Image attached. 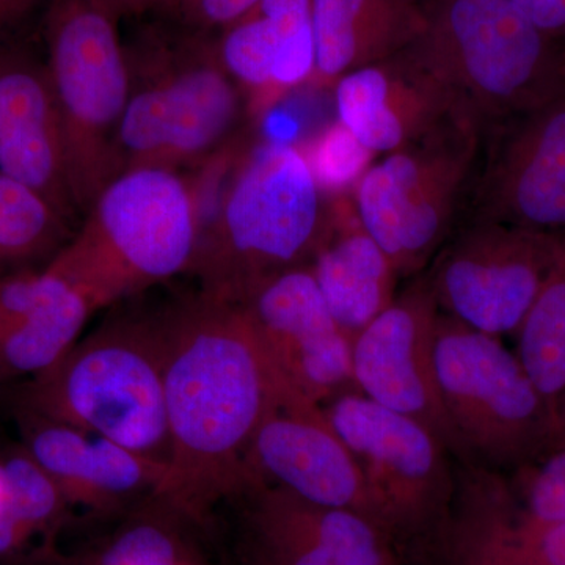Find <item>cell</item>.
Here are the masks:
<instances>
[{
    "label": "cell",
    "instance_id": "obj_21",
    "mask_svg": "<svg viewBox=\"0 0 565 565\" xmlns=\"http://www.w3.org/2000/svg\"><path fill=\"white\" fill-rule=\"evenodd\" d=\"M95 311L50 264L0 275V385L31 379L57 362Z\"/></svg>",
    "mask_w": 565,
    "mask_h": 565
},
{
    "label": "cell",
    "instance_id": "obj_17",
    "mask_svg": "<svg viewBox=\"0 0 565 565\" xmlns=\"http://www.w3.org/2000/svg\"><path fill=\"white\" fill-rule=\"evenodd\" d=\"M239 498L248 565H403L393 539L366 516L275 486Z\"/></svg>",
    "mask_w": 565,
    "mask_h": 565
},
{
    "label": "cell",
    "instance_id": "obj_11",
    "mask_svg": "<svg viewBox=\"0 0 565 565\" xmlns=\"http://www.w3.org/2000/svg\"><path fill=\"white\" fill-rule=\"evenodd\" d=\"M563 250V236L462 222L423 275L441 313L479 332L516 333Z\"/></svg>",
    "mask_w": 565,
    "mask_h": 565
},
{
    "label": "cell",
    "instance_id": "obj_39",
    "mask_svg": "<svg viewBox=\"0 0 565 565\" xmlns=\"http://www.w3.org/2000/svg\"><path fill=\"white\" fill-rule=\"evenodd\" d=\"M564 52H565V50H564Z\"/></svg>",
    "mask_w": 565,
    "mask_h": 565
},
{
    "label": "cell",
    "instance_id": "obj_26",
    "mask_svg": "<svg viewBox=\"0 0 565 565\" xmlns=\"http://www.w3.org/2000/svg\"><path fill=\"white\" fill-rule=\"evenodd\" d=\"M71 225L39 192L0 172V275L50 263L73 236Z\"/></svg>",
    "mask_w": 565,
    "mask_h": 565
},
{
    "label": "cell",
    "instance_id": "obj_19",
    "mask_svg": "<svg viewBox=\"0 0 565 565\" xmlns=\"http://www.w3.org/2000/svg\"><path fill=\"white\" fill-rule=\"evenodd\" d=\"M333 93L338 121L374 156L401 150L448 122L468 120L444 82L408 47L349 71Z\"/></svg>",
    "mask_w": 565,
    "mask_h": 565
},
{
    "label": "cell",
    "instance_id": "obj_18",
    "mask_svg": "<svg viewBox=\"0 0 565 565\" xmlns=\"http://www.w3.org/2000/svg\"><path fill=\"white\" fill-rule=\"evenodd\" d=\"M13 415L21 448L70 505L99 516H121L161 489L166 465L33 412L13 407Z\"/></svg>",
    "mask_w": 565,
    "mask_h": 565
},
{
    "label": "cell",
    "instance_id": "obj_7",
    "mask_svg": "<svg viewBox=\"0 0 565 565\" xmlns=\"http://www.w3.org/2000/svg\"><path fill=\"white\" fill-rule=\"evenodd\" d=\"M118 22L96 0H51L47 6L46 62L79 217L122 173L118 134L128 106L129 70Z\"/></svg>",
    "mask_w": 565,
    "mask_h": 565
},
{
    "label": "cell",
    "instance_id": "obj_35",
    "mask_svg": "<svg viewBox=\"0 0 565 565\" xmlns=\"http://www.w3.org/2000/svg\"><path fill=\"white\" fill-rule=\"evenodd\" d=\"M184 0H152V10L163 20L177 21Z\"/></svg>",
    "mask_w": 565,
    "mask_h": 565
},
{
    "label": "cell",
    "instance_id": "obj_38",
    "mask_svg": "<svg viewBox=\"0 0 565 565\" xmlns=\"http://www.w3.org/2000/svg\"><path fill=\"white\" fill-rule=\"evenodd\" d=\"M182 3H184V2H182ZM180 11H181V10H180Z\"/></svg>",
    "mask_w": 565,
    "mask_h": 565
},
{
    "label": "cell",
    "instance_id": "obj_23",
    "mask_svg": "<svg viewBox=\"0 0 565 565\" xmlns=\"http://www.w3.org/2000/svg\"><path fill=\"white\" fill-rule=\"evenodd\" d=\"M311 87L333 88L349 71L407 50L424 29L423 0H313Z\"/></svg>",
    "mask_w": 565,
    "mask_h": 565
},
{
    "label": "cell",
    "instance_id": "obj_1",
    "mask_svg": "<svg viewBox=\"0 0 565 565\" xmlns=\"http://www.w3.org/2000/svg\"><path fill=\"white\" fill-rule=\"evenodd\" d=\"M170 459L156 493L202 525L247 490L256 430L285 394L241 305L202 292L163 308ZM297 394V393H296Z\"/></svg>",
    "mask_w": 565,
    "mask_h": 565
},
{
    "label": "cell",
    "instance_id": "obj_20",
    "mask_svg": "<svg viewBox=\"0 0 565 565\" xmlns=\"http://www.w3.org/2000/svg\"><path fill=\"white\" fill-rule=\"evenodd\" d=\"M0 172L74 223L65 141L47 62L20 44L0 47Z\"/></svg>",
    "mask_w": 565,
    "mask_h": 565
},
{
    "label": "cell",
    "instance_id": "obj_24",
    "mask_svg": "<svg viewBox=\"0 0 565 565\" xmlns=\"http://www.w3.org/2000/svg\"><path fill=\"white\" fill-rule=\"evenodd\" d=\"M188 515L154 494L121 515L120 525L76 563L66 565H211Z\"/></svg>",
    "mask_w": 565,
    "mask_h": 565
},
{
    "label": "cell",
    "instance_id": "obj_28",
    "mask_svg": "<svg viewBox=\"0 0 565 565\" xmlns=\"http://www.w3.org/2000/svg\"><path fill=\"white\" fill-rule=\"evenodd\" d=\"M282 47L280 31L262 14L247 13L217 35L221 61L244 93L248 117L273 109L275 68Z\"/></svg>",
    "mask_w": 565,
    "mask_h": 565
},
{
    "label": "cell",
    "instance_id": "obj_12",
    "mask_svg": "<svg viewBox=\"0 0 565 565\" xmlns=\"http://www.w3.org/2000/svg\"><path fill=\"white\" fill-rule=\"evenodd\" d=\"M565 236V92L482 134L459 221Z\"/></svg>",
    "mask_w": 565,
    "mask_h": 565
},
{
    "label": "cell",
    "instance_id": "obj_22",
    "mask_svg": "<svg viewBox=\"0 0 565 565\" xmlns=\"http://www.w3.org/2000/svg\"><path fill=\"white\" fill-rule=\"evenodd\" d=\"M310 269L351 345L393 302L401 280L360 221L351 192L327 195L326 223Z\"/></svg>",
    "mask_w": 565,
    "mask_h": 565
},
{
    "label": "cell",
    "instance_id": "obj_8",
    "mask_svg": "<svg viewBox=\"0 0 565 565\" xmlns=\"http://www.w3.org/2000/svg\"><path fill=\"white\" fill-rule=\"evenodd\" d=\"M434 363L457 459L509 475L545 456L552 403L500 338L440 313Z\"/></svg>",
    "mask_w": 565,
    "mask_h": 565
},
{
    "label": "cell",
    "instance_id": "obj_34",
    "mask_svg": "<svg viewBox=\"0 0 565 565\" xmlns=\"http://www.w3.org/2000/svg\"><path fill=\"white\" fill-rule=\"evenodd\" d=\"M565 448V388L552 401V429L546 455Z\"/></svg>",
    "mask_w": 565,
    "mask_h": 565
},
{
    "label": "cell",
    "instance_id": "obj_10",
    "mask_svg": "<svg viewBox=\"0 0 565 565\" xmlns=\"http://www.w3.org/2000/svg\"><path fill=\"white\" fill-rule=\"evenodd\" d=\"M322 408L359 465L374 522L403 553L448 511L456 457L423 424L362 393L341 394Z\"/></svg>",
    "mask_w": 565,
    "mask_h": 565
},
{
    "label": "cell",
    "instance_id": "obj_15",
    "mask_svg": "<svg viewBox=\"0 0 565 565\" xmlns=\"http://www.w3.org/2000/svg\"><path fill=\"white\" fill-rule=\"evenodd\" d=\"M241 307L275 373L294 393L323 407L356 392L351 341L330 313L310 266L266 282Z\"/></svg>",
    "mask_w": 565,
    "mask_h": 565
},
{
    "label": "cell",
    "instance_id": "obj_27",
    "mask_svg": "<svg viewBox=\"0 0 565 565\" xmlns=\"http://www.w3.org/2000/svg\"><path fill=\"white\" fill-rule=\"evenodd\" d=\"M515 334L516 355L552 403L565 388V236L555 267Z\"/></svg>",
    "mask_w": 565,
    "mask_h": 565
},
{
    "label": "cell",
    "instance_id": "obj_29",
    "mask_svg": "<svg viewBox=\"0 0 565 565\" xmlns=\"http://www.w3.org/2000/svg\"><path fill=\"white\" fill-rule=\"evenodd\" d=\"M512 504L534 522H565V448L505 475Z\"/></svg>",
    "mask_w": 565,
    "mask_h": 565
},
{
    "label": "cell",
    "instance_id": "obj_6",
    "mask_svg": "<svg viewBox=\"0 0 565 565\" xmlns=\"http://www.w3.org/2000/svg\"><path fill=\"white\" fill-rule=\"evenodd\" d=\"M408 46L481 132L565 92V52L511 0H423Z\"/></svg>",
    "mask_w": 565,
    "mask_h": 565
},
{
    "label": "cell",
    "instance_id": "obj_9",
    "mask_svg": "<svg viewBox=\"0 0 565 565\" xmlns=\"http://www.w3.org/2000/svg\"><path fill=\"white\" fill-rule=\"evenodd\" d=\"M482 132L455 120L371 163L351 195L397 277H418L455 232Z\"/></svg>",
    "mask_w": 565,
    "mask_h": 565
},
{
    "label": "cell",
    "instance_id": "obj_30",
    "mask_svg": "<svg viewBox=\"0 0 565 565\" xmlns=\"http://www.w3.org/2000/svg\"><path fill=\"white\" fill-rule=\"evenodd\" d=\"M303 152L326 195L352 192L374 158L340 121L323 129Z\"/></svg>",
    "mask_w": 565,
    "mask_h": 565
},
{
    "label": "cell",
    "instance_id": "obj_33",
    "mask_svg": "<svg viewBox=\"0 0 565 565\" xmlns=\"http://www.w3.org/2000/svg\"><path fill=\"white\" fill-rule=\"evenodd\" d=\"M44 3L46 0H0V47L13 44L17 33Z\"/></svg>",
    "mask_w": 565,
    "mask_h": 565
},
{
    "label": "cell",
    "instance_id": "obj_32",
    "mask_svg": "<svg viewBox=\"0 0 565 565\" xmlns=\"http://www.w3.org/2000/svg\"><path fill=\"white\" fill-rule=\"evenodd\" d=\"M535 28L565 50V0H511Z\"/></svg>",
    "mask_w": 565,
    "mask_h": 565
},
{
    "label": "cell",
    "instance_id": "obj_2",
    "mask_svg": "<svg viewBox=\"0 0 565 565\" xmlns=\"http://www.w3.org/2000/svg\"><path fill=\"white\" fill-rule=\"evenodd\" d=\"M125 52L129 96L118 134L122 172L203 169L243 143V125L250 120L247 103L223 66L214 33L159 18L139 29Z\"/></svg>",
    "mask_w": 565,
    "mask_h": 565
},
{
    "label": "cell",
    "instance_id": "obj_3",
    "mask_svg": "<svg viewBox=\"0 0 565 565\" xmlns=\"http://www.w3.org/2000/svg\"><path fill=\"white\" fill-rule=\"evenodd\" d=\"M327 195L303 150L247 143L226 170L189 274L200 292L244 305L266 282L310 266L321 241Z\"/></svg>",
    "mask_w": 565,
    "mask_h": 565
},
{
    "label": "cell",
    "instance_id": "obj_25",
    "mask_svg": "<svg viewBox=\"0 0 565 565\" xmlns=\"http://www.w3.org/2000/svg\"><path fill=\"white\" fill-rule=\"evenodd\" d=\"M68 508L24 449L0 457V561L20 556L31 539L57 530Z\"/></svg>",
    "mask_w": 565,
    "mask_h": 565
},
{
    "label": "cell",
    "instance_id": "obj_16",
    "mask_svg": "<svg viewBox=\"0 0 565 565\" xmlns=\"http://www.w3.org/2000/svg\"><path fill=\"white\" fill-rule=\"evenodd\" d=\"M245 473L247 490L281 487L311 503L345 509L374 522L351 451L334 433L321 405L299 394H285L270 408L253 438Z\"/></svg>",
    "mask_w": 565,
    "mask_h": 565
},
{
    "label": "cell",
    "instance_id": "obj_4",
    "mask_svg": "<svg viewBox=\"0 0 565 565\" xmlns=\"http://www.w3.org/2000/svg\"><path fill=\"white\" fill-rule=\"evenodd\" d=\"M166 326L159 313L110 316L57 362L20 382L13 407L169 465Z\"/></svg>",
    "mask_w": 565,
    "mask_h": 565
},
{
    "label": "cell",
    "instance_id": "obj_13",
    "mask_svg": "<svg viewBox=\"0 0 565 565\" xmlns=\"http://www.w3.org/2000/svg\"><path fill=\"white\" fill-rule=\"evenodd\" d=\"M424 275L411 278L393 302L352 341L356 392L408 416L459 457L435 375L434 341L438 316Z\"/></svg>",
    "mask_w": 565,
    "mask_h": 565
},
{
    "label": "cell",
    "instance_id": "obj_31",
    "mask_svg": "<svg viewBox=\"0 0 565 565\" xmlns=\"http://www.w3.org/2000/svg\"><path fill=\"white\" fill-rule=\"evenodd\" d=\"M262 0H184L177 21L206 32H221L250 13Z\"/></svg>",
    "mask_w": 565,
    "mask_h": 565
},
{
    "label": "cell",
    "instance_id": "obj_37",
    "mask_svg": "<svg viewBox=\"0 0 565 565\" xmlns=\"http://www.w3.org/2000/svg\"><path fill=\"white\" fill-rule=\"evenodd\" d=\"M96 2L102 3V6L106 7L107 10H110L118 20H122L120 0H96Z\"/></svg>",
    "mask_w": 565,
    "mask_h": 565
},
{
    "label": "cell",
    "instance_id": "obj_14",
    "mask_svg": "<svg viewBox=\"0 0 565 565\" xmlns=\"http://www.w3.org/2000/svg\"><path fill=\"white\" fill-rule=\"evenodd\" d=\"M455 470L448 511L404 550L403 565H565V522L520 515L504 473L459 459Z\"/></svg>",
    "mask_w": 565,
    "mask_h": 565
},
{
    "label": "cell",
    "instance_id": "obj_5",
    "mask_svg": "<svg viewBox=\"0 0 565 565\" xmlns=\"http://www.w3.org/2000/svg\"><path fill=\"white\" fill-rule=\"evenodd\" d=\"M202 189L174 170L140 167L114 178L51 259L96 310L189 274L203 218Z\"/></svg>",
    "mask_w": 565,
    "mask_h": 565
},
{
    "label": "cell",
    "instance_id": "obj_36",
    "mask_svg": "<svg viewBox=\"0 0 565 565\" xmlns=\"http://www.w3.org/2000/svg\"><path fill=\"white\" fill-rule=\"evenodd\" d=\"M122 18H140L152 10V0H120Z\"/></svg>",
    "mask_w": 565,
    "mask_h": 565
}]
</instances>
